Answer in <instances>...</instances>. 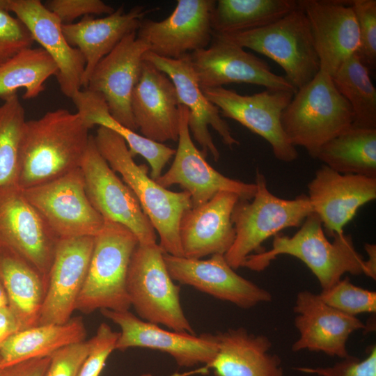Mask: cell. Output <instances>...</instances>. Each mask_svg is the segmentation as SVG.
<instances>
[{"mask_svg": "<svg viewBox=\"0 0 376 376\" xmlns=\"http://www.w3.org/2000/svg\"><path fill=\"white\" fill-rule=\"evenodd\" d=\"M82 318L63 324H48L25 329L11 336L0 349V368L24 361L50 357L58 350L86 340Z\"/></svg>", "mask_w": 376, "mask_h": 376, "instance_id": "cell-31", "label": "cell"}, {"mask_svg": "<svg viewBox=\"0 0 376 376\" xmlns=\"http://www.w3.org/2000/svg\"><path fill=\"white\" fill-rule=\"evenodd\" d=\"M332 79L352 108V127L376 129V88L369 70L356 53L342 64Z\"/></svg>", "mask_w": 376, "mask_h": 376, "instance_id": "cell-35", "label": "cell"}, {"mask_svg": "<svg viewBox=\"0 0 376 376\" xmlns=\"http://www.w3.org/2000/svg\"><path fill=\"white\" fill-rule=\"evenodd\" d=\"M119 332L114 331L109 324L102 322L96 334L89 340V352L81 366L78 376H99L106 361L115 350Z\"/></svg>", "mask_w": 376, "mask_h": 376, "instance_id": "cell-40", "label": "cell"}, {"mask_svg": "<svg viewBox=\"0 0 376 376\" xmlns=\"http://www.w3.org/2000/svg\"><path fill=\"white\" fill-rule=\"evenodd\" d=\"M138 244V239L127 228L105 220L102 229L94 236L86 277L75 310L85 314L97 309L129 311L127 276Z\"/></svg>", "mask_w": 376, "mask_h": 376, "instance_id": "cell-6", "label": "cell"}, {"mask_svg": "<svg viewBox=\"0 0 376 376\" xmlns=\"http://www.w3.org/2000/svg\"><path fill=\"white\" fill-rule=\"evenodd\" d=\"M89 349V340H84L58 350L50 356L45 376H78Z\"/></svg>", "mask_w": 376, "mask_h": 376, "instance_id": "cell-43", "label": "cell"}, {"mask_svg": "<svg viewBox=\"0 0 376 376\" xmlns=\"http://www.w3.org/2000/svg\"><path fill=\"white\" fill-rule=\"evenodd\" d=\"M164 260L173 281L240 308H251L272 300L269 291L239 275L223 254L202 260L164 253Z\"/></svg>", "mask_w": 376, "mask_h": 376, "instance_id": "cell-18", "label": "cell"}, {"mask_svg": "<svg viewBox=\"0 0 376 376\" xmlns=\"http://www.w3.org/2000/svg\"><path fill=\"white\" fill-rule=\"evenodd\" d=\"M93 136L101 155L137 198L159 235V245L164 252L183 256L179 225L183 213L191 207L189 194L170 191L148 176V166L135 162L124 139L112 130L98 127Z\"/></svg>", "mask_w": 376, "mask_h": 376, "instance_id": "cell-2", "label": "cell"}, {"mask_svg": "<svg viewBox=\"0 0 376 376\" xmlns=\"http://www.w3.org/2000/svg\"><path fill=\"white\" fill-rule=\"evenodd\" d=\"M300 226L292 236L274 235L269 250L249 256L242 267L261 272L278 256L289 255L310 269L322 290L331 288L345 273L369 277L366 260L356 250L351 235H336L329 241L320 219L313 212Z\"/></svg>", "mask_w": 376, "mask_h": 376, "instance_id": "cell-3", "label": "cell"}, {"mask_svg": "<svg viewBox=\"0 0 376 376\" xmlns=\"http://www.w3.org/2000/svg\"><path fill=\"white\" fill-rule=\"evenodd\" d=\"M34 40L25 25L0 7V65L22 50L31 47Z\"/></svg>", "mask_w": 376, "mask_h": 376, "instance_id": "cell-39", "label": "cell"}, {"mask_svg": "<svg viewBox=\"0 0 376 376\" xmlns=\"http://www.w3.org/2000/svg\"><path fill=\"white\" fill-rule=\"evenodd\" d=\"M80 169L87 197L104 220L127 228L135 235L139 244L157 243L156 232L137 198L101 155L93 135Z\"/></svg>", "mask_w": 376, "mask_h": 376, "instance_id": "cell-10", "label": "cell"}, {"mask_svg": "<svg viewBox=\"0 0 376 376\" xmlns=\"http://www.w3.org/2000/svg\"><path fill=\"white\" fill-rule=\"evenodd\" d=\"M365 358L350 355L332 366L296 367L295 370L317 376H376V346L371 345Z\"/></svg>", "mask_w": 376, "mask_h": 376, "instance_id": "cell-41", "label": "cell"}, {"mask_svg": "<svg viewBox=\"0 0 376 376\" xmlns=\"http://www.w3.org/2000/svg\"><path fill=\"white\" fill-rule=\"evenodd\" d=\"M308 19L320 70L333 77L357 52V22L347 0H297Z\"/></svg>", "mask_w": 376, "mask_h": 376, "instance_id": "cell-24", "label": "cell"}, {"mask_svg": "<svg viewBox=\"0 0 376 376\" xmlns=\"http://www.w3.org/2000/svg\"><path fill=\"white\" fill-rule=\"evenodd\" d=\"M21 331L19 323L8 306L0 308V349L13 334Z\"/></svg>", "mask_w": 376, "mask_h": 376, "instance_id": "cell-45", "label": "cell"}, {"mask_svg": "<svg viewBox=\"0 0 376 376\" xmlns=\"http://www.w3.org/2000/svg\"><path fill=\"white\" fill-rule=\"evenodd\" d=\"M143 58L164 72L173 83L180 104L189 111V130L205 156L210 152L215 161L220 156L208 126H211L219 134L224 143L230 148L240 144L232 135L231 130L222 118L218 107L205 96L200 88L189 54L178 59H171L148 51Z\"/></svg>", "mask_w": 376, "mask_h": 376, "instance_id": "cell-19", "label": "cell"}, {"mask_svg": "<svg viewBox=\"0 0 376 376\" xmlns=\"http://www.w3.org/2000/svg\"><path fill=\"white\" fill-rule=\"evenodd\" d=\"M189 56L202 91L244 83L272 91H297L285 77L274 73L265 61L221 34L213 33L207 47Z\"/></svg>", "mask_w": 376, "mask_h": 376, "instance_id": "cell-12", "label": "cell"}, {"mask_svg": "<svg viewBox=\"0 0 376 376\" xmlns=\"http://www.w3.org/2000/svg\"><path fill=\"white\" fill-rule=\"evenodd\" d=\"M101 314L120 328L115 350L143 347L167 353L180 367L198 364L207 366L214 359L218 345L215 334L166 330L127 311L100 310Z\"/></svg>", "mask_w": 376, "mask_h": 376, "instance_id": "cell-15", "label": "cell"}, {"mask_svg": "<svg viewBox=\"0 0 376 376\" xmlns=\"http://www.w3.org/2000/svg\"><path fill=\"white\" fill-rule=\"evenodd\" d=\"M0 281L21 330L38 326L47 288L38 270L15 251L0 246Z\"/></svg>", "mask_w": 376, "mask_h": 376, "instance_id": "cell-29", "label": "cell"}, {"mask_svg": "<svg viewBox=\"0 0 376 376\" xmlns=\"http://www.w3.org/2000/svg\"><path fill=\"white\" fill-rule=\"evenodd\" d=\"M205 96L220 111L221 117L236 120L265 139L279 161L291 162L298 152L288 140L281 125V115L295 93L265 91L243 95L224 87L203 91Z\"/></svg>", "mask_w": 376, "mask_h": 376, "instance_id": "cell-11", "label": "cell"}, {"mask_svg": "<svg viewBox=\"0 0 376 376\" xmlns=\"http://www.w3.org/2000/svg\"><path fill=\"white\" fill-rule=\"evenodd\" d=\"M0 7L13 13L54 61L60 89L72 99L82 87L86 63L66 40L60 19L40 0H0Z\"/></svg>", "mask_w": 376, "mask_h": 376, "instance_id": "cell-20", "label": "cell"}, {"mask_svg": "<svg viewBox=\"0 0 376 376\" xmlns=\"http://www.w3.org/2000/svg\"><path fill=\"white\" fill-rule=\"evenodd\" d=\"M58 73V68L42 47H29L0 65V98L15 94L24 88L23 98L38 97L45 90V83Z\"/></svg>", "mask_w": 376, "mask_h": 376, "instance_id": "cell-34", "label": "cell"}, {"mask_svg": "<svg viewBox=\"0 0 376 376\" xmlns=\"http://www.w3.org/2000/svg\"><path fill=\"white\" fill-rule=\"evenodd\" d=\"M293 311L299 332L291 348L295 352L307 350L345 359L350 356L347 342L351 334L367 329L356 316L329 306L319 295L308 290L298 292Z\"/></svg>", "mask_w": 376, "mask_h": 376, "instance_id": "cell-21", "label": "cell"}, {"mask_svg": "<svg viewBox=\"0 0 376 376\" xmlns=\"http://www.w3.org/2000/svg\"><path fill=\"white\" fill-rule=\"evenodd\" d=\"M25 111L17 93L0 105V189L17 185L19 148Z\"/></svg>", "mask_w": 376, "mask_h": 376, "instance_id": "cell-36", "label": "cell"}, {"mask_svg": "<svg viewBox=\"0 0 376 376\" xmlns=\"http://www.w3.org/2000/svg\"><path fill=\"white\" fill-rule=\"evenodd\" d=\"M239 198L235 193L221 191L204 204L183 213L179 225L183 257L201 259L226 254L235 237L231 214Z\"/></svg>", "mask_w": 376, "mask_h": 376, "instance_id": "cell-26", "label": "cell"}, {"mask_svg": "<svg viewBox=\"0 0 376 376\" xmlns=\"http://www.w3.org/2000/svg\"><path fill=\"white\" fill-rule=\"evenodd\" d=\"M314 159L342 174L376 178V129L352 127L322 145Z\"/></svg>", "mask_w": 376, "mask_h": 376, "instance_id": "cell-32", "label": "cell"}, {"mask_svg": "<svg viewBox=\"0 0 376 376\" xmlns=\"http://www.w3.org/2000/svg\"><path fill=\"white\" fill-rule=\"evenodd\" d=\"M8 306V301L6 291L0 281V308Z\"/></svg>", "mask_w": 376, "mask_h": 376, "instance_id": "cell-47", "label": "cell"}, {"mask_svg": "<svg viewBox=\"0 0 376 376\" xmlns=\"http://www.w3.org/2000/svg\"><path fill=\"white\" fill-rule=\"evenodd\" d=\"M72 100L89 130L97 125L116 132L124 139L133 157L140 155L148 162L152 179L156 180L162 175L164 166L175 155V149L151 141L118 123L110 114L103 97L97 93L81 89Z\"/></svg>", "mask_w": 376, "mask_h": 376, "instance_id": "cell-30", "label": "cell"}, {"mask_svg": "<svg viewBox=\"0 0 376 376\" xmlns=\"http://www.w3.org/2000/svg\"><path fill=\"white\" fill-rule=\"evenodd\" d=\"M81 118L65 109L26 120L20 142L17 186L27 189L80 168L91 135Z\"/></svg>", "mask_w": 376, "mask_h": 376, "instance_id": "cell-1", "label": "cell"}, {"mask_svg": "<svg viewBox=\"0 0 376 376\" xmlns=\"http://www.w3.org/2000/svg\"><path fill=\"white\" fill-rule=\"evenodd\" d=\"M94 237L59 240L49 272L38 325L63 324L72 318L84 285Z\"/></svg>", "mask_w": 376, "mask_h": 376, "instance_id": "cell-22", "label": "cell"}, {"mask_svg": "<svg viewBox=\"0 0 376 376\" xmlns=\"http://www.w3.org/2000/svg\"><path fill=\"white\" fill-rule=\"evenodd\" d=\"M131 109L142 136L160 143L178 141L180 102L174 84L164 72L144 59L132 92Z\"/></svg>", "mask_w": 376, "mask_h": 376, "instance_id": "cell-25", "label": "cell"}, {"mask_svg": "<svg viewBox=\"0 0 376 376\" xmlns=\"http://www.w3.org/2000/svg\"><path fill=\"white\" fill-rule=\"evenodd\" d=\"M50 362V357L24 361L0 368V376H45Z\"/></svg>", "mask_w": 376, "mask_h": 376, "instance_id": "cell-44", "label": "cell"}, {"mask_svg": "<svg viewBox=\"0 0 376 376\" xmlns=\"http://www.w3.org/2000/svg\"><path fill=\"white\" fill-rule=\"evenodd\" d=\"M61 22L69 24L80 17L110 15L115 8L101 0H50L44 3Z\"/></svg>", "mask_w": 376, "mask_h": 376, "instance_id": "cell-42", "label": "cell"}, {"mask_svg": "<svg viewBox=\"0 0 376 376\" xmlns=\"http://www.w3.org/2000/svg\"><path fill=\"white\" fill-rule=\"evenodd\" d=\"M221 35L242 48H249L274 61L297 91L320 71V61L309 24L299 5L288 15L265 26Z\"/></svg>", "mask_w": 376, "mask_h": 376, "instance_id": "cell-8", "label": "cell"}, {"mask_svg": "<svg viewBox=\"0 0 376 376\" xmlns=\"http://www.w3.org/2000/svg\"><path fill=\"white\" fill-rule=\"evenodd\" d=\"M218 351L207 366L215 376H283L281 359L270 352L272 343L244 327L215 334Z\"/></svg>", "mask_w": 376, "mask_h": 376, "instance_id": "cell-28", "label": "cell"}, {"mask_svg": "<svg viewBox=\"0 0 376 376\" xmlns=\"http://www.w3.org/2000/svg\"><path fill=\"white\" fill-rule=\"evenodd\" d=\"M22 191L59 240L94 237L104 225L87 197L80 168Z\"/></svg>", "mask_w": 376, "mask_h": 376, "instance_id": "cell-9", "label": "cell"}, {"mask_svg": "<svg viewBox=\"0 0 376 376\" xmlns=\"http://www.w3.org/2000/svg\"><path fill=\"white\" fill-rule=\"evenodd\" d=\"M255 184L253 198H239L231 214L235 237L224 256L235 270L243 266L249 256L264 251L262 244L267 239L285 228L300 226L313 212L307 195L301 194L293 199L274 195L258 170Z\"/></svg>", "mask_w": 376, "mask_h": 376, "instance_id": "cell-5", "label": "cell"}, {"mask_svg": "<svg viewBox=\"0 0 376 376\" xmlns=\"http://www.w3.org/2000/svg\"><path fill=\"white\" fill-rule=\"evenodd\" d=\"M318 295L327 304L349 315L376 312V292L354 285L348 277Z\"/></svg>", "mask_w": 376, "mask_h": 376, "instance_id": "cell-37", "label": "cell"}, {"mask_svg": "<svg viewBox=\"0 0 376 376\" xmlns=\"http://www.w3.org/2000/svg\"><path fill=\"white\" fill-rule=\"evenodd\" d=\"M365 250L368 254V259L366 260V265L369 272V277L375 279L376 278V245L375 244L366 243Z\"/></svg>", "mask_w": 376, "mask_h": 376, "instance_id": "cell-46", "label": "cell"}, {"mask_svg": "<svg viewBox=\"0 0 376 376\" xmlns=\"http://www.w3.org/2000/svg\"><path fill=\"white\" fill-rule=\"evenodd\" d=\"M308 192L313 212L334 237L343 234L358 210L376 198V178L342 174L322 164L308 184Z\"/></svg>", "mask_w": 376, "mask_h": 376, "instance_id": "cell-23", "label": "cell"}, {"mask_svg": "<svg viewBox=\"0 0 376 376\" xmlns=\"http://www.w3.org/2000/svg\"><path fill=\"white\" fill-rule=\"evenodd\" d=\"M148 45L136 36H126L92 71L85 89L100 94L111 116L136 132L131 109L133 90L139 81L143 57Z\"/></svg>", "mask_w": 376, "mask_h": 376, "instance_id": "cell-17", "label": "cell"}, {"mask_svg": "<svg viewBox=\"0 0 376 376\" xmlns=\"http://www.w3.org/2000/svg\"><path fill=\"white\" fill-rule=\"evenodd\" d=\"M353 122L350 104L332 77L320 70L296 91L281 115L290 142L304 148L313 158L322 145L352 127Z\"/></svg>", "mask_w": 376, "mask_h": 376, "instance_id": "cell-4", "label": "cell"}, {"mask_svg": "<svg viewBox=\"0 0 376 376\" xmlns=\"http://www.w3.org/2000/svg\"><path fill=\"white\" fill-rule=\"evenodd\" d=\"M171 167L155 181L162 187L178 185L191 196V207L200 206L221 191L237 194L251 200L256 192L255 183L226 177L212 168L205 155L194 145L189 128V111L180 104L178 148Z\"/></svg>", "mask_w": 376, "mask_h": 376, "instance_id": "cell-14", "label": "cell"}, {"mask_svg": "<svg viewBox=\"0 0 376 376\" xmlns=\"http://www.w3.org/2000/svg\"><path fill=\"white\" fill-rule=\"evenodd\" d=\"M155 8L136 6L125 12L123 6L102 18L86 16L77 22L63 24L68 42L78 49L85 60L82 86L98 62L107 56L126 36L137 31L145 16Z\"/></svg>", "mask_w": 376, "mask_h": 376, "instance_id": "cell-27", "label": "cell"}, {"mask_svg": "<svg viewBox=\"0 0 376 376\" xmlns=\"http://www.w3.org/2000/svg\"><path fill=\"white\" fill-rule=\"evenodd\" d=\"M214 0H178L173 13L156 22L144 18L136 31L149 52L164 58L178 59L207 47L212 38Z\"/></svg>", "mask_w": 376, "mask_h": 376, "instance_id": "cell-16", "label": "cell"}, {"mask_svg": "<svg viewBox=\"0 0 376 376\" xmlns=\"http://www.w3.org/2000/svg\"><path fill=\"white\" fill-rule=\"evenodd\" d=\"M359 29V45L356 54L369 71L376 66V1L351 0Z\"/></svg>", "mask_w": 376, "mask_h": 376, "instance_id": "cell-38", "label": "cell"}, {"mask_svg": "<svg viewBox=\"0 0 376 376\" xmlns=\"http://www.w3.org/2000/svg\"><path fill=\"white\" fill-rule=\"evenodd\" d=\"M159 244H138L129 265L127 291L141 320L171 330L195 334L182 309L180 285L166 268Z\"/></svg>", "mask_w": 376, "mask_h": 376, "instance_id": "cell-7", "label": "cell"}, {"mask_svg": "<svg viewBox=\"0 0 376 376\" xmlns=\"http://www.w3.org/2000/svg\"><path fill=\"white\" fill-rule=\"evenodd\" d=\"M297 7V0H219L212 12V28L218 34L258 29Z\"/></svg>", "mask_w": 376, "mask_h": 376, "instance_id": "cell-33", "label": "cell"}, {"mask_svg": "<svg viewBox=\"0 0 376 376\" xmlns=\"http://www.w3.org/2000/svg\"><path fill=\"white\" fill-rule=\"evenodd\" d=\"M58 241L17 185L0 189V246L33 265L46 287Z\"/></svg>", "mask_w": 376, "mask_h": 376, "instance_id": "cell-13", "label": "cell"}]
</instances>
